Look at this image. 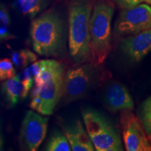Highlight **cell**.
<instances>
[{
    "label": "cell",
    "instance_id": "1",
    "mask_svg": "<svg viewBox=\"0 0 151 151\" xmlns=\"http://www.w3.org/2000/svg\"><path fill=\"white\" fill-rule=\"evenodd\" d=\"M67 26L58 11L50 9L32 21L30 37L34 50L45 57L62 58L66 54Z\"/></svg>",
    "mask_w": 151,
    "mask_h": 151
},
{
    "label": "cell",
    "instance_id": "2",
    "mask_svg": "<svg viewBox=\"0 0 151 151\" xmlns=\"http://www.w3.org/2000/svg\"><path fill=\"white\" fill-rule=\"evenodd\" d=\"M93 0H69L68 43L71 60L77 65L91 61L90 20Z\"/></svg>",
    "mask_w": 151,
    "mask_h": 151
},
{
    "label": "cell",
    "instance_id": "3",
    "mask_svg": "<svg viewBox=\"0 0 151 151\" xmlns=\"http://www.w3.org/2000/svg\"><path fill=\"white\" fill-rule=\"evenodd\" d=\"M115 6L110 0H97L94 3L90 20V48L91 62L103 64L111 50V22Z\"/></svg>",
    "mask_w": 151,
    "mask_h": 151
},
{
    "label": "cell",
    "instance_id": "4",
    "mask_svg": "<svg viewBox=\"0 0 151 151\" xmlns=\"http://www.w3.org/2000/svg\"><path fill=\"white\" fill-rule=\"evenodd\" d=\"M86 131L97 151H122L121 138L112 124L103 115L92 109L82 112Z\"/></svg>",
    "mask_w": 151,
    "mask_h": 151
},
{
    "label": "cell",
    "instance_id": "5",
    "mask_svg": "<svg viewBox=\"0 0 151 151\" xmlns=\"http://www.w3.org/2000/svg\"><path fill=\"white\" fill-rule=\"evenodd\" d=\"M99 71V66L91 62L69 69L65 76L63 102L69 104L85 97L97 81Z\"/></svg>",
    "mask_w": 151,
    "mask_h": 151
},
{
    "label": "cell",
    "instance_id": "6",
    "mask_svg": "<svg viewBox=\"0 0 151 151\" xmlns=\"http://www.w3.org/2000/svg\"><path fill=\"white\" fill-rule=\"evenodd\" d=\"M65 68L62 67L40 87L34 86L29 107L44 116L52 115L62 99L65 81Z\"/></svg>",
    "mask_w": 151,
    "mask_h": 151
},
{
    "label": "cell",
    "instance_id": "7",
    "mask_svg": "<svg viewBox=\"0 0 151 151\" xmlns=\"http://www.w3.org/2000/svg\"><path fill=\"white\" fill-rule=\"evenodd\" d=\"M151 28V6L141 3L133 7L123 9L114 25V35L117 37H126L137 35Z\"/></svg>",
    "mask_w": 151,
    "mask_h": 151
},
{
    "label": "cell",
    "instance_id": "8",
    "mask_svg": "<svg viewBox=\"0 0 151 151\" xmlns=\"http://www.w3.org/2000/svg\"><path fill=\"white\" fill-rule=\"evenodd\" d=\"M120 123L126 150L151 151V138L148 137L141 119L132 111H121Z\"/></svg>",
    "mask_w": 151,
    "mask_h": 151
},
{
    "label": "cell",
    "instance_id": "9",
    "mask_svg": "<svg viewBox=\"0 0 151 151\" xmlns=\"http://www.w3.org/2000/svg\"><path fill=\"white\" fill-rule=\"evenodd\" d=\"M48 118L40 113L28 111L22 120L20 133L22 148L29 151L39 149L46 136Z\"/></svg>",
    "mask_w": 151,
    "mask_h": 151
},
{
    "label": "cell",
    "instance_id": "10",
    "mask_svg": "<svg viewBox=\"0 0 151 151\" xmlns=\"http://www.w3.org/2000/svg\"><path fill=\"white\" fill-rule=\"evenodd\" d=\"M120 49L130 62H141L151 52V28L124 37L120 43Z\"/></svg>",
    "mask_w": 151,
    "mask_h": 151
},
{
    "label": "cell",
    "instance_id": "11",
    "mask_svg": "<svg viewBox=\"0 0 151 151\" xmlns=\"http://www.w3.org/2000/svg\"><path fill=\"white\" fill-rule=\"evenodd\" d=\"M104 104L111 112L132 111L134 108L133 99L126 86L119 81H112L104 92Z\"/></svg>",
    "mask_w": 151,
    "mask_h": 151
},
{
    "label": "cell",
    "instance_id": "12",
    "mask_svg": "<svg viewBox=\"0 0 151 151\" xmlns=\"http://www.w3.org/2000/svg\"><path fill=\"white\" fill-rule=\"evenodd\" d=\"M64 134L67 137L73 151H93L95 150L86 129L80 120L64 126Z\"/></svg>",
    "mask_w": 151,
    "mask_h": 151
},
{
    "label": "cell",
    "instance_id": "13",
    "mask_svg": "<svg viewBox=\"0 0 151 151\" xmlns=\"http://www.w3.org/2000/svg\"><path fill=\"white\" fill-rule=\"evenodd\" d=\"M1 92L9 108H13L20 99H24V90L18 75L4 81L1 84Z\"/></svg>",
    "mask_w": 151,
    "mask_h": 151
},
{
    "label": "cell",
    "instance_id": "14",
    "mask_svg": "<svg viewBox=\"0 0 151 151\" xmlns=\"http://www.w3.org/2000/svg\"><path fill=\"white\" fill-rule=\"evenodd\" d=\"M14 6L24 16L34 19L50 4V0H14Z\"/></svg>",
    "mask_w": 151,
    "mask_h": 151
},
{
    "label": "cell",
    "instance_id": "15",
    "mask_svg": "<svg viewBox=\"0 0 151 151\" xmlns=\"http://www.w3.org/2000/svg\"><path fill=\"white\" fill-rule=\"evenodd\" d=\"M37 55L29 49L13 50L11 53V60L17 69H24L37 60Z\"/></svg>",
    "mask_w": 151,
    "mask_h": 151
},
{
    "label": "cell",
    "instance_id": "16",
    "mask_svg": "<svg viewBox=\"0 0 151 151\" xmlns=\"http://www.w3.org/2000/svg\"><path fill=\"white\" fill-rule=\"evenodd\" d=\"M11 17L6 5L0 2V43L14 39L15 36L10 32Z\"/></svg>",
    "mask_w": 151,
    "mask_h": 151
},
{
    "label": "cell",
    "instance_id": "17",
    "mask_svg": "<svg viewBox=\"0 0 151 151\" xmlns=\"http://www.w3.org/2000/svg\"><path fill=\"white\" fill-rule=\"evenodd\" d=\"M45 150L48 151H70L71 148L65 134L58 131L50 136Z\"/></svg>",
    "mask_w": 151,
    "mask_h": 151
},
{
    "label": "cell",
    "instance_id": "18",
    "mask_svg": "<svg viewBox=\"0 0 151 151\" xmlns=\"http://www.w3.org/2000/svg\"><path fill=\"white\" fill-rule=\"evenodd\" d=\"M139 118L141 119L148 137L151 138V95L141 104Z\"/></svg>",
    "mask_w": 151,
    "mask_h": 151
},
{
    "label": "cell",
    "instance_id": "19",
    "mask_svg": "<svg viewBox=\"0 0 151 151\" xmlns=\"http://www.w3.org/2000/svg\"><path fill=\"white\" fill-rule=\"evenodd\" d=\"M16 69L11 59L0 60V81H4L16 76Z\"/></svg>",
    "mask_w": 151,
    "mask_h": 151
},
{
    "label": "cell",
    "instance_id": "20",
    "mask_svg": "<svg viewBox=\"0 0 151 151\" xmlns=\"http://www.w3.org/2000/svg\"><path fill=\"white\" fill-rule=\"evenodd\" d=\"M19 79L21 81L22 85L24 86V97L25 98L27 97L28 93H29L30 90L32 89L33 86V83L35 82V79L29 72L28 67L24 68L23 71L21 73L18 74Z\"/></svg>",
    "mask_w": 151,
    "mask_h": 151
},
{
    "label": "cell",
    "instance_id": "21",
    "mask_svg": "<svg viewBox=\"0 0 151 151\" xmlns=\"http://www.w3.org/2000/svg\"><path fill=\"white\" fill-rule=\"evenodd\" d=\"M116 1L122 9L130 8L143 3L142 0H116Z\"/></svg>",
    "mask_w": 151,
    "mask_h": 151
},
{
    "label": "cell",
    "instance_id": "22",
    "mask_svg": "<svg viewBox=\"0 0 151 151\" xmlns=\"http://www.w3.org/2000/svg\"><path fill=\"white\" fill-rule=\"evenodd\" d=\"M2 149H3V138H2V134H1V124H0V150H2Z\"/></svg>",
    "mask_w": 151,
    "mask_h": 151
},
{
    "label": "cell",
    "instance_id": "23",
    "mask_svg": "<svg viewBox=\"0 0 151 151\" xmlns=\"http://www.w3.org/2000/svg\"><path fill=\"white\" fill-rule=\"evenodd\" d=\"M142 2H145L148 4V5H150L151 6V0H142Z\"/></svg>",
    "mask_w": 151,
    "mask_h": 151
}]
</instances>
